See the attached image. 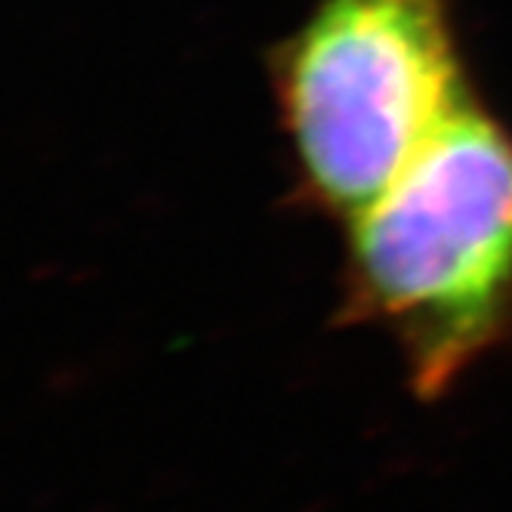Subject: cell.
I'll use <instances>...</instances> for the list:
<instances>
[{
	"label": "cell",
	"mask_w": 512,
	"mask_h": 512,
	"mask_svg": "<svg viewBox=\"0 0 512 512\" xmlns=\"http://www.w3.org/2000/svg\"><path fill=\"white\" fill-rule=\"evenodd\" d=\"M349 223L343 312L395 340L420 398L512 334V133L472 99Z\"/></svg>",
	"instance_id": "1"
},
{
	"label": "cell",
	"mask_w": 512,
	"mask_h": 512,
	"mask_svg": "<svg viewBox=\"0 0 512 512\" xmlns=\"http://www.w3.org/2000/svg\"><path fill=\"white\" fill-rule=\"evenodd\" d=\"M275 87L306 192L352 219L469 99L451 0H318Z\"/></svg>",
	"instance_id": "2"
}]
</instances>
